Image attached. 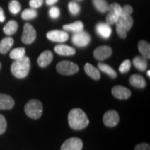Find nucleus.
<instances>
[{
    "label": "nucleus",
    "instance_id": "nucleus-1",
    "mask_svg": "<svg viewBox=\"0 0 150 150\" xmlns=\"http://www.w3.org/2000/svg\"><path fill=\"white\" fill-rule=\"evenodd\" d=\"M68 123L72 129L81 130L88 125L89 120L83 110L74 108L68 114Z\"/></svg>",
    "mask_w": 150,
    "mask_h": 150
},
{
    "label": "nucleus",
    "instance_id": "nucleus-2",
    "mask_svg": "<svg viewBox=\"0 0 150 150\" xmlns=\"http://www.w3.org/2000/svg\"><path fill=\"white\" fill-rule=\"evenodd\" d=\"M31 68V62L29 57H24L15 60L11 65V72L14 76L18 79L25 78L29 74Z\"/></svg>",
    "mask_w": 150,
    "mask_h": 150
},
{
    "label": "nucleus",
    "instance_id": "nucleus-3",
    "mask_svg": "<svg viewBox=\"0 0 150 150\" xmlns=\"http://www.w3.org/2000/svg\"><path fill=\"white\" fill-rule=\"evenodd\" d=\"M134 24V20L131 17V15L122 14L115 22L116 31L117 35L121 38H125L127 37V33L131 29Z\"/></svg>",
    "mask_w": 150,
    "mask_h": 150
},
{
    "label": "nucleus",
    "instance_id": "nucleus-4",
    "mask_svg": "<svg viewBox=\"0 0 150 150\" xmlns=\"http://www.w3.org/2000/svg\"><path fill=\"white\" fill-rule=\"evenodd\" d=\"M43 106L40 101L31 99L24 106V112L27 116L32 119H38L42 114Z\"/></svg>",
    "mask_w": 150,
    "mask_h": 150
},
{
    "label": "nucleus",
    "instance_id": "nucleus-5",
    "mask_svg": "<svg viewBox=\"0 0 150 150\" xmlns=\"http://www.w3.org/2000/svg\"><path fill=\"white\" fill-rule=\"evenodd\" d=\"M79 66L74 63L69 61L59 62L56 65V70L63 75H72L79 71Z\"/></svg>",
    "mask_w": 150,
    "mask_h": 150
},
{
    "label": "nucleus",
    "instance_id": "nucleus-6",
    "mask_svg": "<svg viewBox=\"0 0 150 150\" xmlns=\"http://www.w3.org/2000/svg\"><path fill=\"white\" fill-rule=\"evenodd\" d=\"M108 13L106 16V23L109 25L115 24L118 18L122 15V6L117 3H112L108 6Z\"/></svg>",
    "mask_w": 150,
    "mask_h": 150
},
{
    "label": "nucleus",
    "instance_id": "nucleus-7",
    "mask_svg": "<svg viewBox=\"0 0 150 150\" xmlns=\"http://www.w3.org/2000/svg\"><path fill=\"white\" fill-rule=\"evenodd\" d=\"M36 38V31L33 26L29 23H26L24 26L22 41L24 44H31Z\"/></svg>",
    "mask_w": 150,
    "mask_h": 150
},
{
    "label": "nucleus",
    "instance_id": "nucleus-8",
    "mask_svg": "<svg viewBox=\"0 0 150 150\" xmlns=\"http://www.w3.org/2000/svg\"><path fill=\"white\" fill-rule=\"evenodd\" d=\"M91 35L88 33L81 31L79 32L74 33V34L72 35V42L76 46L83 47L89 44L91 42Z\"/></svg>",
    "mask_w": 150,
    "mask_h": 150
},
{
    "label": "nucleus",
    "instance_id": "nucleus-9",
    "mask_svg": "<svg viewBox=\"0 0 150 150\" xmlns=\"http://www.w3.org/2000/svg\"><path fill=\"white\" fill-rule=\"evenodd\" d=\"M82 140L78 138H71L65 140L61 146V150H81Z\"/></svg>",
    "mask_w": 150,
    "mask_h": 150
},
{
    "label": "nucleus",
    "instance_id": "nucleus-10",
    "mask_svg": "<svg viewBox=\"0 0 150 150\" xmlns=\"http://www.w3.org/2000/svg\"><path fill=\"white\" fill-rule=\"evenodd\" d=\"M119 115L115 110H111L105 112L103 117V122L106 126L109 127H115L119 122Z\"/></svg>",
    "mask_w": 150,
    "mask_h": 150
},
{
    "label": "nucleus",
    "instance_id": "nucleus-11",
    "mask_svg": "<svg viewBox=\"0 0 150 150\" xmlns=\"http://www.w3.org/2000/svg\"><path fill=\"white\" fill-rule=\"evenodd\" d=\"M46 35L49 40L57 42H64L67 40L69 38L68 33L64 31H60V30H53L49 31Z\"/></svg>",
    "mask_w": 150,
    "mask_h": 150
},
{
    "label": "nucleus",
    "instance_id": "nucleus-12",
    "mask_svg": "<svg viewBox=\"0 0 150 150\" xmlns=\"http://www.w3.org/2000/svg\"><path fill=\"white\" fill-rule=\"evenodd\" d=\"M112 54V49L106 45L99 46L94 51V56L97 60L104 61Z\"/></svg>",
    "mask_w": 150,
    "mask_h": 150
},
{
    "label": "nucleus",
    "instance_id": "nucleus-13",
    "mask_svg": "<svg viewBox=\"0 0 150 150\" xmlns=\"http://www.w3.org/2000/svg\"><path fill=\"white\" fill-rule=\"evenodd\" d=\"M112 95L119 99H127L131 97V92L126 87L115 86L112 88Z\"/></svg>",
    "mask_w": 150,
    "mask_h": 150
},
{
    "label": "nucleus",
    "instance_id": "nucleus-14",
    "mask_svg": "<svg viewBox=\"0 0 150 150\" xmlns=\"http://www.w3.org/2000/svg\"><path fill=\"white\" fill-rule=\"evenodd\" d=\"M53 54L50 50L43 52L38 59V64L41 67H45L51 63L53 60Z\"/></svg>",
    "mask_w": 150,
    "mask_h": 150
},
{
    "label": "nucleus",
    "instance_id": "nucleus-15",
    "mask_svg": "<svg viewBox=\"0 0 150 150\" xmlns=\"http://www.w3.org/2000/svg\"><path fill=\"white\" fill-rule=\"evenodd\" d=\"M14 105V99L10 95L0 94V110L11 109Z\"/></svg>",
    "mask_w": 150,
    "mask_h": 150
},
{
    "label": "nucleus",
    "instance_id": "nucleus-16",
    "mask_svg": "<svg viewBox=\"0 0 150 150\" xmlns=\"http://www.w3.org/2000/svg\"><path fill=\"white\" fill-rule=\"evenodd\" d=\"M97 33L104 38H108L110 36L112 33V29L109 24L107 23H99L96 26Z\"/></svg>",
    "mask_w": 150,
    "mask_h": 150
},
{
    "label": "nucleus",
    "instance_id": "nucleus-17",
    "mask_svg": "<svg viewBox=\"0 0 150 150\" xmlns=\"http://www.w3.org/2000/svg\"><path fill=\"white\" fill-rule=\"evenodd\" d=\"M54 51L61 56H72L76 54V50L66 45H59L54 47Z\"/></svg>",
    "mask_w": 150,
    "mask_h": 150
},
{
    "label": "nucleus",
    "instance_id": "nucleus-18",
    "mask_svg": "<svg viewBox=\"0 0 150 150\" xmlns=\"http://www.w3.org/2000/svg\"><path fill=\"white\" fill-rule=\"evenodd\" d=\"M129 83L138 88H143L146 86V81L144 77L139 74H133L129 78Z\"/></svg>",
    "mask_w": 150,
    "mask_h": 150
},
{
    "label": "nucleus",
    "instance_id": "nucleus-19",
    "mask_svg": "<svg viewBox=\"0 0 150 150\" xmlns=\"http://www.w3.org/2000/svg\"><path fill=\"white\" fill-rule=\"evenodd\" d=\"M14 44V40L11 37H6L0 42V53L6 54Z\"/></svg>",
    "mask_w": 150,
    "mask_h": 150
},
{
    "label": "nucleus",
    "instance_id": "nucleus-20",
    "mask_svg": "<svg viewBox=\"0 0 150 150\" xmlns=\"http://www.w3.org/2000/svg\"><path fill=\"white\" fill-rule=\"evenodd\" d=\"M84 70L86 74L93 79L98 80L100 79L101 75L99 70L95 67H94L93 65L90 64V63H86L84 66Z\"/></svg>",
    "mask_w": 150,
    "mask_h": 150
},
{
    "label": "nucleus",
    "instance_id": "nucleus-21",
    "mask_svg": "<svg viewBox=\"0 0 150 150\" xmlns=\"http://www.w3.org/2000/svg\"><path fill=\"white\" fill-rule=\"evenodd\" d=\"M133 63H134V66L138 69V70L144 72L147 70V61L145 58L143 56H136L133 60Z\"/></svg>",
    "mask_w": 150,
    "mask_h": 150
},
{
    "label": "nucleus",
    "instance_id": "nucleus-22",
    "mask_svg": "<svg viewBox=\"0 0 150 150\" xmlns=\"http://www.w3.org/2000/svg\"><path fill=\"white\" fill-rule=\"evenodd\" d=\"M138 50L142 56L146 59L150 58V45L145 40H140L138 42Z\"/></svg>",
    "mask_w": 150,
    "mask_h": 150
},
{
    "label": "nucleus",
    "instance_id": "nucleus-23",
    "mask_svg": "<svg viewBox=\"0 0 150 150\" xmlns=\"http://www.w3.org/2000/svg\"><path fill=\"white\" fill-rule=\"evenodd\" d=\"M63 29L66 30V31H72L74 33H77L79 31H83V22L81 21H76L73 22V23L65 24L63 25Z\"/></svg>",
    "mask_w": 150,
    "mask_h": 150
},
{
    "label": "nucleus",
    "instance_id": "nucleus-24",
    "mask_svg": "<svg viewBox=\"0 0 150 150\" xmlns=\"http://www.w3.org/2000/svg\"><path fill=\"white\" fill-rule=\"evenodd\" d=\"M18 29V22L15 20H10L7 22L6 24L4 27V32L6 35H11L16 33L17 30Z\"/></svg>",
    "mask_w": 150,
    "mask_h": 150
},
{
    "label": "nucleus",
    "instance_id": "nucleus-25",
    "mask_svg": "<svg viewBox=\"0 0 150 150\" xmlns=\"http://www.w3.org/2000/svg\"><path fill=\"white\" fill-rule=\"evenodd\" d=\"M98 68L102 71V72L108 74L110 78L115 79L117 77V72H116L114 70V69L112 68L110 65L105 64V63H99L98 64Z\"/></svg>",
    "mask_w": 150,
    "mask_h": 150
},
{
    "label": "nucleus",
    "instance_id": "nucleus-26",
    "mask_svg": "<svg viewBox=\"0 0 150 150\" xmlns=\"http://www.w3.org/2000/svg\"><path fill=\"white\" fill-rule=\"evenodd\" d=\"M95 7L101 13H106L108 11V4L106 0H93Z\"/></svg>",
    "mask_w": 150,
    "mask_h": 150
},
{
    "label": "nucleus",
    "instance_id": "nucleus-27",
    "mask_svg": "<svg viewBox=\"0 0 150 150\" xmlns=\"http://www.w3.org/2000/svg\"><path fill=\"white\" fill-rule=\"evenodd\" d=\"M26 51L25 49L23 47H18L13 49L10 52V57L11 59L13 60H17L19 59H21V58L24 57L25 56Z\"/></svg>",
    "mask_w": 150,
    "mask_h": 150
},
{
    "label": "nucleus",
    "instance_id": "nucleus-28",
    "mask_svg": "<svg viewBox=\"0 0 150 150\" xmlns=\"http://www.w3.org/2000/svg\"><path fill=\"white\" fill-rule=\"evenodd\" d=\"M38 16L37 11L35 10L34 8H27L25 9L23 12L22 13L21 17L24 20H32L36 18Z\"/></svg>",
    "mask_w": 150,
    "mask_h": 150
},
{
    "label": "nucleus",
    "instance_id": "nucleus-29",
    "mask_svg": "<svg viewBox=\"0 0 150 150\" xmlns=\"http://www.w3.org/2000/svg\"><path fill=\"white\" fill-rule=\"evenodd\" d=\"M8 9L11 13L16 15L18 14L20 11L21 6H20V2L17 1V0H11L10 2H9Z\"/></svg>",
    "mask_w": 150,
    "mask_h": 150
},
{
    "label": "nucleus",
    "instance_id": "nucleus-30",
    "mask_svg": "<svg viewBox=\"0 0 150 150\" xmlns=\"http://www.w3.org/2000/svg\"><path fill=\"white\" fill-rule=\"evenodd\" d=\"M68 8L71 14L73 16H76L80 12V6L77 3L74 2V1H70L68 4Z\"/></svg>",
    "mask_w": 150,
    "mask_h": 150
},
{
    "label": "nucleus",
    "instance_id": "nucleus-31",
    "mask_svg": "<svg viewBox=\"0 0 150 150\" xmlns=\"http://www.w3.org/2000/svg\"><path fill=\"white\" fill-rule=\"evenodd\" d=\"M131 61H129V60H125V61H124L122 63H121V65H120V72L122 73V74L128 72L131 68Z\"/></svg>",
    "mask_w": 150,
    "mask_h": 150
},
{
    "label": "nucleus",
    "instance_id": "nucleus-32",
    "mask_svg": "<svg viewBox=\"0 0 150 150\" xmlns=\"http://www.w3.org/2000/svg\"><path fill=\"white\" fill-rule=\"evenodd\" d=\"M7 122L4 116L0 114V135L3 134L6 130Z\"/></svg>",
    "mask_w": 150,
    "mask_h": 150
},
{
    "label": "nucleus",
    "instance_id": "nucleus-33",
    "mask_svg": "<svg viewBox=\"0 0 150 150\" xmlns=\"http://www.w3.org/2000/svg\"><path fill=\"white\" fill-rule=\"evenodd\" d=\"M49 14L50 16L53 19L58 18L60 16V10L59 8L56 6H53L52 8H50V11H49Z\"/></svg>",
    "mask_w": 150,
    "mask_h": 150
},
{
    "label": "nucleus",
    "instance_id": "nucleus-34",
    "mask_svg": "<svg viewBox=\"0 0 150 150\" xmlns=\"http://www.w3.org/2000/svg\"><path fill=\"white\" fill-rule=\"evenodd\" d=\"M43 4V0H30L29 5L32 8H38L40 7Z\"/></svg>",
    "mask_w": 150,
    "mask_h": 150
},
{
    "label": "nucleus",
    "instance_id": "nucleus-35",
    "mask_svg": "<svg viewBox=\"0 0 150 150\" xmlns=\"http://www.w3.org/2000/svg\"><path fill=\"white\" fill-rule=\"evenodd\" d=\"M133 13V8L131 6L125 5L122 7V14L131 15Z\"/></svg>",
    "mask_w": 150,
    "mask_h": 150
},
{
    "label": "nucleus",
    "instance_id": "nucleus-36",
    "mask_svg": "<svg viewBox=\"0 0 150 150\" xmlns=\"http://www.w3.org/2000/svg\"><path fill=\"white\" fill-rule=\"evenodd\" d=\"M135 150H150V147L147 143H140L135 147Z\"/></svg>",
    "mask_w": 150,
    "mask_h": 150
},
{
    "label": "nucleus",
    "instance_id": "nucleus-37",
    "mask_svg": "<svg viewBox=\"0 0 150 150\" xmlns=\"http://www.w3.org/2000/svg\"><path fill=\"white\" fill-rule=\"evenodd\" d=\"M6 20V17L4 16V12L3 8L0 7V22H4Z\"/></svg>",
    "mask_w": 150,
    "mask_h": 150
},
{
    "label": "nucleus",
    "instance_id": "nucleus-38",
    "mask_svg": "<svg viewBox=\"0 0 150 150\" xmlns=\"http://www.w3.org/2000/svg\"><path fill=\"white\" fill-rule=\"evenodd\" d=\"M58 1V0H46V4L49 6H52L54 4Z\"/></svg>",
    "mask_w": 150,
    "mask_h": 150
},
{
    "label": "nucleus",
    "instance_id": "nucleus-39",
    "mask_svg": "<svg viewBox=\"0 0 150 150\" xmlns=\"http://www.w3.org/2000/svg\"><path fill=\"white\" fill-rule=\"evenodd\" d=\"M147 76H149H149H150V71H149V70H148V71H147Z\"/></svg>",
    "mask_w": 150,
    "mask_h": 150
},
{
    "label": "nucleus",
    "instance_id": "nucleus-40",
    "mask_svg": "<svg viewBox=\"0 0 150 150\" xmlns=\"http://www.w3.org/2000/svg\"><path fill=\"white\" fill-rule=\"evenodd\" d=\"M1 63H0V69H1Z\"/></svg>",
    "mask_w": 150,
    "mask_h": 150
}]
</instances>
